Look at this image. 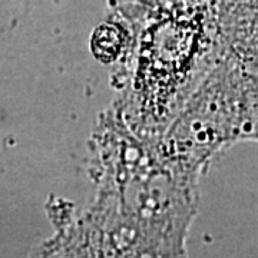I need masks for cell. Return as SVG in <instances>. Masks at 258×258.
Returning <instances> with one entry per match:
<instances>
[{
  "mask_svg": "<svg viewBox=\"0 0 258 258\" xmlns=\"http://www.w3.org/2000/svg\"><path fill=\"white\" fill-rule=\"evenodd\" d=\"M95 198L86 214L122 258H184L198 176L166 159L108 106L89 139Z\"/></svg>",
  "mask_w": 258,
  "mask_h": 258,
  "instance_id": "6da1fadb",
  "label": "cell"
}]
</instances>
